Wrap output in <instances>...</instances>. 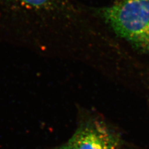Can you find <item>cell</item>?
<instances>
[{"mask_svg": "<svg viewBox=\"0 0 149 149\" xmlns=\"http://www.w3.org/2000/svg\"><path fill=\"white\" fill-rule=\"evenodd\" d=\"M97 13L116 34L149 54V0H123Z\"/></svg>", "mask_w": 149, "mask_h": 149, "instance_id": "6da1fadb", "label": "cell"}, {"mask_svg": "<svg viewBox=\"0 0 149 149\" xmlns=\"http://www.w3.org/2000/svg\"><path fill=\"white\" fill-rule=\"evenodd\" d=\"M68 142L74 149H119L120 144L117 135L97 120L80 125Z\"/></svg>", "mask_w": 149, "mask_h": 149, "instance_id": "7a4b0ae2", "label": "cell"}, {"mask_svg": "<svg viewBox=\"0 0 149 149\" xmlns=\"http://www.w3.org/2000/svg\"><path fill=\"white\" fill-rule=\"evenodd\" d=\"M22 10L40 17L50 19L68 18L74 8L68 0H4Z\"/></svg>", "mask_w": 149, "mask_h": 149, "instance_id": "3957f363", "label": "cell"}, {"mask_svg": "<svg viewBox=\"0 0 149 149\" xmlns=\"http://www.w3.org/2000/svg\"><path fill=\"white\" fill-rule=\"evenodd\" d=\"M57 149H74V148L73 147L72 144L68 141L66 143L64 144V145L58 147Z\"/></svg>", "mask_w": 149, "mask_h": 149, "instance_id": "277c9868", "label": "cell"}]
</instances>
